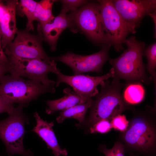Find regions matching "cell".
<instances>
[{
    "instance_id": "cell-1",
    "label": "cell",
    "mask_w": 156,
    "mask_h": 156,
    "mask_svg": "<svg viewBox=\"0 0 156 156\" xmlns=\"http://www.w3.org/2000/svg\"><path fill=\"white\" fill-rule=\"evenodd\" d=\"M124 43L127 48L118 57L109 59L114 71L113 78L123 79L127 82H142L147 85L152 79L146 74L143 62L145 43L134 36L126 38Z\"/></svg>"
},
{
    "instance_id": "cell-2",
    "label": "cell",
    "mask_w": 156,
    "mask_h": 156,
    "mask_svg": "<svg viewBox=\"0 0 156 156\" xmlns=\"http://www.w3.org/2000/svg\"><path fill=\"white\" fill-rule=\"evenodd\" d=\"M107 80L100 84L101 90L96 95V99L90 108L89 115L84 122L87 126L90 127L102 119L110 121L127 107L121 92L123 84L115 78H113L111 81Z\"/></svg>"
},
{
    "instance_id": "cell-3",
    "label": "cell",
    "mask_w": 156,
    "mask_h": 156,
    "mask_svg": "<svg viewBox=\"0 0 156 156\" xmlns=\"http://www.w3.org/2000/svg\"><path fill=\"white\" fill-rule=\"evenodd\" d=\"M54 85L44 84L11 74L5 75L0 81V94L7 102L26 106L31 101L46 93H54Z\"/></svg>"
},
{
    "instance_id": "cell-4",
    "label": "cell",
    "mask_w": 156,
    "mask_h": 156,
    "mask_svg": "<svg viewBox=\"0 0 156 156\" xmlns=\"http://www.w3.org/2000/svg\"><path fill=\"white\" fill-rule=\"evenodd\" d=\"M23 107L18 105L7 118L0 121V139L9 156H34L33 153L26 150L23 145V137L26 132L25 124L29 122V120L23 112Z\"/></svg>"
},
{
    "instance_id": "cell-5",
    "label": "cell",
    "mask_w": 156,
    "mask_h": 156,
    "mask_svg": "<svg viewBox=\"0 0 156 156\" xmlns=\"http://www.w3.org/2000/svg\"><path fill=\"white\" fill-rule=\"evenodd\" d=\"M97 1L107 45L113 46L116 51L119 52L123 49L124 42L128 34H132V31L117 11L112 0Z\"/></svg>"
},
{
    "instance_id": "cell-6",
    "label": "cell",
    "mask_w": 156,
    "mask_h": 156,
    "mask_svg": "<svg viewBox=\"0 0 156 156\" xmlns=\"http://www.w3.org/2000/svg\"><path fill=\"white\" fill-rule=\"evenodd\" d=\"M68 15L74 25L75 24L91 40L96 43L107 45L97 1H88Z\"/></svg>"
},
{
    "instance_id": "cell-7",
    "label": "cell",
    "mask_w": 156,
    "mask_h": 156,
    "mask_svg": "<svg viewBox=\"0 0 156 156\" xmlns=\"http://www.w3.org/2000/svg\"><path fill=\"white\" fill-rule=\"evenodd\" d=\"M8 72L12 75L27 77L29 79L40 82L46 85H54L55 82L49 79L50 72L56 74L60 72L54 61L51 62L38 59L8 57Z\"/></svg>"
},
{
    "instance_id": "cell-8",
    "label": "cell",
    "mask_w": 156,
    "mask_h": 156,
    "mask_svg": "<svg viewBox=\"0 0 156 156\" xmlns=\"http://www.w3.org/2000/svg\"><path fill=\"white\" fill-rule=\"evenodd\" d=\"M16 34L14 40L4 49L7 58L38 59L49 62L55 61L44 50L42 45L43 40L40 35L31 34L26 30H18Z\"/></svg>"
},
{
    "instance_id": "cell-9",
    "label": "cell",
    "mask_w": 156,
    "mask_h": 156,
    "mask_svg": "<svg viewBox=\"0 0 156 156\" xmlns=\"http://www.w3.org/2000/svg\"><path fill=\"white\" fill-rule=\"evenodd\" d=\"M110 47L103 45L99 52L87 55H82L68 52L64 55L51 57L54 61L61 62L70 67L74 75L88 72L100 73L109 58Z\"/></svg>"
},
{
    "instance_id": "cell-10",
    "label": "cell",
    "mask_w": 156,
    "mask_h": 156,
    "mask_svg": "<svg viewBox=\"0 0 156 156\" xmlns=\"http://www.w3.org/2000/svg\"><path fill=\"white\" fill-rule=\"evenodd\" d=\"M114 5L132 34L143 18L156 10V0H114Z\"/></svg>"
},
{
    "instance_id": "cell-11",
    "label": "cell",
    "mask_w": 156,
    "mask_h": 156,
    "mask_svg": "<svg viewBox=\"0 0 156 156\" xmlns=\"http://www.w3.org/2000/svg\"><path fill=\"white\" fill-rule=\"evenodd\" d=\"M114 71L112 68L108 73L100 76H91L83 74L66 75L60 72L57 74V80L55 87L62 83L71 86L77 94L89 99L96 96L98 93L97 86L103 81L114 76Z\"/></svg>"
},
{
    "instance_id": "cell-12",
    "label": "cell",
    "mask_w": 156,
    "mask_h": 156,
    "mask_svg": "<svg viewBox=\"0 0 156 156\" xmlns=\"http://www.w3.org/2000/svg\"><path fill=\"white\" fill-rule=\"evenodd\" d=\"M123 138L129 146L135 149L146 151L155 145L156 132L154 128L143 119L133 120L125 131Z\"/></svg>"
},
{
    "instance_id": "cell-13",
    "label": "cell",
    "mask_w": 156,
    "mask_h": 156,
    "mask_svg": "<svg viewBox=\"0 0 156 156\" xmlns=\"http://www.w3.org/2000/svg\"><path fill=\"white\" fill-rule=\"evenodd\" d=\"M74 26L68 15L61 11L52 22L43 25L38 23L37 31L38 34L48 43L51 50L53 51L56 49L57 42L62 32L66 29Z\"/></svg>"
},
{
    "instance_id": "cell-14",
    "label": "cell",
    "mask_w": 156,
    "mask_h": 156,
    "mask_svg": "<svg viewBox=\"0 0 156 156\" xmlns=\"http://www.w3.org/2000/svg\"><path fill=\"white\" fill-rule=\"evenodd\" d=\"M36 125L32 131L37 134L45 142L48 148L51 149L54 156H66L68 152L62 148L59 144L53 129V122H48L42 119L37 112L34 114Z\"/></svg>"
},
{
    "instance_id": "cell-15",
    "label": "cell",
    "mask_w": 156,
    "mask_h": 156,
    "mask_svg": "<svg viewBox=\"0 0 156 156\" xmlns=\"http://www.w3.org/2000/svg\"><path fill=\"white\" fill-rule=\"evenodd\" d=\"M18 1L17 0L6 1V11L0 21V34L3 49L13 41L18 30L16 26V14Z\"/></svg>"
},
{
    "instance_id": "cell-16",
    "label": "cell",
    "mask_w": 156,
    "mask_h": 156,
    "mask_svg": "<svg viewBox=\"0 0 156 156\" xmlns=\"http://www.w3.org/2000/svg\"><path fill=\"white\" fill-rule=\"evenodd\" d=\"M63 92L65 95L62 98L46 101L48 106L45 109L47 114H52L59 111H64L76 105L85 102L89 99L77 94L74 91H72L69 88L64 89Z\"/></svg>"
},
{
    "instance_id": "cell-17",
    "label": "cell",
    "mask_w": 156,
    "mask_h": 156,
    "mask_svg": "<svg viewBox=\"0 0 156 156\" xmlns=\"http://www.w3.org/2000/svg\"><path fill=\"white\" fill-rule=\"evenodd\" d=\"M94 100L92 98L86 102L76 105L60 112L56 119L58 123H62L66 118H73L77 119L79 122V125L84 122L85 116L88 109L90 108Z\"/></svg>"
},
{
    "instance_id": "cell-18",
    "label": "cell",
    "mask_w": 156,
    "mask_h": 156,
    "mask_svg": "<svg viewBox=\"0 0 156 156\" xmlns=\"http://www.w3.org/2000/svg\"><path fill=\"white\" fill-rule=\"evenodd\" d=\"M54 0H42L37 2L34 12V20L43 25L53 21L55 17L52 13Z\"/></svg>"
},
{
    "instance_id": "cell-19",
    "label": "cell",
    "mask_w": 156,
    "mask_h": 156,
    "mask_svg": "<svg viewBox=\"0 0 156 156\" xmlns=\"http://www.w3.org/2000/svg\"><path fill=\"white\" fill-rule=\"evenodd\" d=\"M37 2L33 0H21L16 7V13L20 16H25L27 20L26 30L34 31V12Z\"/></svg>"
},
{
    "instance_id": "cell-20",
    "label": "cell",
    "mask_w": 156,
    "mask_h": 156,
    "mask_svg": "<svg viewBox=\"0 0 156 156\" xmlns=\"http://www.w3.org/2000/svg\"><path fill=\"white\" fill-rule=\"evenodd\" d=\"M125 89L123 98L127 103L132 104L138 103L143 99L145 94L144 89L140 83H130Z\"/></svg>"
},
{
    "instance_id": "cell-21",
    "label": "cell",
    "mask_w": 156,
    "mask_h": 156,
    "mask_svg": "<svg viewBox=\"0 0 156 156\" xmlns=\"http://www.w3.org/2000/svg\"><path fill=\"white\" fill-rule=\"evenodd\" d=\"M143 55L147 60L146 69L156 86V42L146 47L144 51Z\"/></svg>"
},
{
    "instance_id": "cell-22",
    "label": "cell",
    "mask_w": 156,
    "mask_h": 156,
    "mask_svg": "<svg viewBox=\"0 0 156 156\" xmlns=\"http://www.w3.org/2000/svg\"><path fill=\"white\" fill-rule=\"evenodd\" d=\"M112 128L110 121L107 119L101 120L90 127L91 133H105L110 131Z\"/></svg>"
},
{
    "instance_id": "cell-23",
    "label": "cell",
    "mask_w": 156,
    "mask_h": 156,
    "mask_svg": "<svg viewBox=\"0 0 156 156\" xmlns=\"http://www.w3.org/2000/svg\"><path fill=\"white\" fill-rule=\"evenodd\" d=\"M59 1L62 5L61 11L66 13L70 11L71 12L76 11L79 7H81L88 1L83 0H62Z\"/></svg>"
},
{
    "instance_id": "cell-24",
    "label": "cell",
    "mask_w": 156,
    "mask_h": 156,
    "mask_svg": "<svg viewBox=\"0 0 156 156\" xmlns=\"http://www.w3.org/2000/svg\"><path fill=\"white\" fill-rule=\"evenodd\" d=\"M112 128L121 132H125L129 126V121L124 115L118 114L113 118L110 121Z\"/></svg>"
},
{
    "instance_id": "cell-25",
    "label": "cell",
    "mask_w": 156,
    "mask_h": 156,
    "mask_svg": "<svg viewBox=\"0 0 156 156\" xmlns=\"http://www.w3.org/2000/svg\"><path fill=\"white\" fill-rule=\"evenodd\" d=\"M14 108L13 104L7 102L0 94V114L6 112L9 114Z\"/></svg>"
},
{
    "instance_id": "cell-26",
    "label": "cell",
    "mask_w": 156,
    "mask_h": 156,
    "mask_svg": "<svg viewBox=\"0 0 156 156\" xmlns=\"http://www.w3.org/2000/svg\"><path fill=\"white\" fill-rule=\"evenodd\" d=\"M110 149L113 156H125V147L121 143H116Z\"/></svg>"
},
{
    "instance_id": "cell-27",
    "label": "cell",
    "mask_w": 156,
    "mask_h": 156,
    "mask_svg": "<svg viewBox=\"0 0 156 156\" xmlns=\"http://www.w3.org/2000/svg\"><path fill=\"white\" fill-rule=\"evenodd\" d=\"M0 62L8 66L9 64V61L3 49L1 43V38L0 34Z\"/></svg>"
},
{
    "instance_id": "cell-28",
    "label": "cell",
    "mask_w": 156,
    "mask_h": 156,
    "mask_svg": "<svg viewBox=\"0 0 156 156\" xmlns=\"http://www.w3.org/2000/svg\"><path fill=\"white\" fill-rule=\"evenodd\" d=\"M8 72V66L0 62V81Z\"/></svg>"
},
{
    "instance_id": "cell-29",
    "label": "cell",
    "mask_w": 156,
    "mask_h": 156,
    "mask_svg": "<svg viewBox=\"0 0 156 156\" xmlns=\"http://www.w3.org/2000/svg\"><path fill=\"white\" fill-rule=\"evenodd\" d=\"M99 150L103 153L105 156H113L111 149H107L104 145L100 146L99 148Z\"/></svg>"
},
{
    "instance_id": "cell-30",
    "label": "cell",
    "mask_w": 156,
    "mask_h": 156,
    "mask_svg": "<svg viewBox=\"0 0 156 156\" xmlns=\"http://www.w3.org/2000/svg\"><path fill=\"white\" fill-rule=\"evenodd\" d=\"M6 10V5L2 0H0V21Z\"/></svg>"
},
{
    "instance_id": "cell-31",
    "label": "cell",
    "mask_w": 156,
    "mask_h": 156,
    "mask_svg": "<svg viewBox=\"0 0 156 156\" xmlns=\"http://www.w3.org/2000/svg\"><path fill=\"white\" fill-rule=\"evenodd\" d=\"M149 16H150L152 18L154 21L155 25V33L154 36L155 38L156 36V10L150 13L149 14Z\"/></svg>"
}]
</instances>
